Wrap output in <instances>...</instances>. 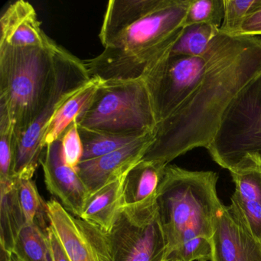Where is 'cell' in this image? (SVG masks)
<instances>
[{
    "label": "cell",
    "mask_w": 261,
    "mask_h": 261,
    "mask_svg": "<svg viewBox=\"0 0 261 261\" xmlns=\"http://www.w3.org/2000/svg\"><path fill=\"white\" fill-rule=\"evenodd\" d=\"M261 74V38L219 30L206 51L202 75L189 97L157 124L143 160L169 165L195 148L207 149L224 113Z\"/></svg>",
    "instance_id": "obj_1"
},
{
    "label": "cell",
    "mask_w": 261,
    "mask_h": 261,
    "mask_svg": "<svg viewBox=\"0 0 261 261\" xmlns=\"http://www.w3.org/2000/svg\"><path fill=\"white\" fill-rule=\"evenodd\" d=\"M190 4L191 0H167L123 30L100 55L83 61L90 79L103 83L143 79L181 36Z\"/></svg>",
    "instance_id": "obj_2"
},
{
    "label": "cell",
    "mask_w": 261,
    "mask_h": 261,
    "mask_svg": "<svg viewBox=\"0 0 261 261\" xmlns=\"http://www.w3.org/2000/svg\"><path fill=\"white\" fill-rule=\"evenodd\" d=\"M218 180V174L212 171L166 166L157 205L171 255L211 244L214 218L221 201Z\"/></svg>",
    "instance_id": "obj_3"
},
{
    "label": "cell",
    "mask_w": 261,
    "mask_h": 261,
    "mask_svg": "<svg viewBox=\"0 0 261 261\" xmlns=\"http://www.w3.org/2000/svg\"><path fill=\"white\" fill-rule=\"evenodd\" d=\"M59 48L0 45V110L11 118L16 140L48 98Z\"/></svg>",
    "instance_id": "obj_4"
},
{
    "label": "cell",
    "mask_w": 261,
    "mask_h": 261,
    "mask_svg": "<svg viewBox=\"0 0 261 261\" xmlns=\"http://www.w3.org/2000/svg\"><path fill=\"white\" fill-rule=\"evenodd\" d=\"M77 123L94 130L136 137L153 134L157 125L143 79L102 82L91 106Z\"/></svg>",
    "instance_id": "obj_5"
},
{
    "label": "cell",
    "mask_w": 261,
    "mask_h": 261,
    "mask_svg": "<svg viewBox=\"0 0 261 261\" xmlns=\"http://www.w3.org/2000/svg\"><path fill=\"white\" fill-rule=\"evenodd\" d=\"M91 81L81 61L59 46L55 57V77L46 101L33 123L16 140L13 178L33 179L43 158L44 134L61 105Z\"/></svg>",
    "instance_id": "obj_6"
},
{
    "label": "cell",
    "mask_w": 261,
    "mask_h": 261,
    "mask_svg": "<svg viewBox=\"0 0 261 261\" xmlns=\"http://www.w3.org/2000/svg\"><path fill=\"white\" fill-rule=\"evenodd\" d=\"M207 149L228 171L248 155L261 158V74L230 103Z\"/></svg>",
    "instance_id": "obj_7"
},
{
    "label": "cell",
    "mask_w": 261,
    "mask_h": 261,
    "mask_svg": "<svg viewBox=\"0 0 261 261\" xmlns=\"http://www.w3.org/2000/svg\"><path fill=\"white\" fill-rule=\"evenodd\" d=\"M113 261H167L170 249L157 202L124 207L109 232Z\"/></svg>",
    "instance_id": "obj_8"
},
{
    "label": "cell",
    "mask_w": 261,
    "mask_h": 261,
    "mask_svg": "<svg viewBox=\"0 0 261 261\" xmlns=\"http://www.w3.org/2000/svg\"><path fill=\"white\" fill-rule=\"evenodd\" d=\"M205 63L206 53L201 57L169 53L143 77L157 124L169 117L189 97L199 82Z\"/></svg>",
    "instance_id": "obj_9"
},
{
    "label": "cell",
    "mask_w": 261,
    "mask_h": 261,
    "mask_svg": "<svg viewBox=\"0 0 261 261\" xmlns=\"http://www.w3.org/2000/svg\"><path fill=\"white\" fill-rule=\"evenodd\" d=\"M47 207L51 228L70 261H113L109 233L74 216L56 198Z\"/></svg>",
    "instance_id": "obj_10"
},
{
    "label": "cell",
    "mask_w": 261,
    "mask_h": 261,
    "mask_svg": "<svg viewBox=\"0 0 261 261\" xmlns=\"http://www.w3.org/2000/svg\"><path fill=\"white\" fill-rule=\"evenodd\" d=\"M229 172L235 186L229 210L247 231L261 241V158L248 155Z\"/></svg>",
    "instance_id": "obj_11"
},
{
    "label": "cell",
    "mask_w": 261,
    "mask_h": 261,
    "mask_svg": "<svg viewBox=\"0 0 261 261\" xmlns=\"http://www.w3.org/2000/svg\"><path fill=\"white\" fill-rule=\"evenodd\" d=\"M41 165L48 192L68 212L80 218L90 192L77 169L65 163L61 139L46 146Z\"/></svg>",
    "instance_id": "obj_12"
},
{
    "label": "cell",
    "mask_w": 261,
    "mask_h": 261,
    "mask_svg": "<svg viewBox=\"0 0 261 261\" xmlns=\"http://www.w3.org/2000/svg\"><path fill=\"white\" fill-rule=\"evenodd\" d=\"M211 261H261V241L247 231L220 201L214 218Z\"/></svg>",
    "instance_id": "obj_13"
},
{
    "label": "cell",
    "mask_w": 261,
    "mask_h": 261,
    "mask_svg": "<svg viewBox=\"0 0 261 261\" xmlns=\"http://www.w3.org/2000/svg\"><path fill=\"white\" fill-rule=\"evenodd\" d=\"M152 140L153 134H148L118 150L81 162L77 172L88 188L90 195L126 175L143 160Z\"/></svg>",
    "instance_id": "obj_14"
},
{
    "label": "cell",
    "mask_w": 261,
    "mask_h": 261,
    "mask_svg": "<svg viewBox=\"0 0 261 261\" xmlns=\"http://www.w3.org/2000/svg\"><path fill=\"white\" fill-rule=\"evenodd\" d=\"M0 45L53 48L57 44L41 28L34 7L27 1L18 0L0 18Z\"/></svg>",
    "instance_id": "obj_15"
},
{
    "label": "cell",
    "mask_w": 261,
    "mask_h": 261,
    "mask_svg": "<svg viewBox=\"0 0 261 261\" xmlns=\"http://www.w3.org/2000/svg\"><path fill=\"white\" fill-rule=\"evenodd\" d=\"M167 166L160 162L141 160L134 166L126 174L123 183L124 207L155 204Z\"/></svg>",
    "instance_id": "obj_16"
},
{
    "label": "cell",
    "mask_w": 261,
    "mask_h": 261,
    "mask_svg": "<svg viewBox=\"0 0 261 261\" xmlns=\"http://www.w3.org/2000/svg\"><path fill=\"white\" fill-rule=\"evenodd\" d=\"M167 0H111L100 28L99 39L103 48L123 30L153 13Z\"/></svg>",
    "instance_id": "obj_17"
},
{
    "label": "cell",
    "mask_w": 261,
    "mask_h": 261,
    "mask_svg": "<svg viewBox=\"0 0 261 261\" xmlns=\"http://www.w3.org/2000/svg\"><path fill=\"white\" fill-rule=\"evenodd\" d=\"M126 175L91 194L80 218L109 233L124 207L123 183Z\"/></svg>",
    "instance_id": "obj_18"
},
{
    "label": "cell",
    "mask_w": 261,
    "mask_h": 261,
    "mask_svg": "<svg viewBox=\"0 0 261 261\" xmlns=\"http://www.w3.org/2000/svg\"><path fill=\"white\" fill-rule=\"evenodd\" d=\"M101 83L99 79H91L86 85L61 105L44 134L42 143L44 149L62 138L67 129L88 111Z\"/></svg>",
    "instance_id": "obj_19"
},
{
    "label": "cell",
    "mask_w": 261,
    "mask_h": 261,
    "mask_svg": "<svg viewBox=\"0 0 261 261\" xmlns=\"http://www.w3.org/2000/svg\"><path fill=\"white\" fill-rule=\"evenodd\" d=\"M27 225L19 201L17 178L0 182V245L1 250L13 253L16 240Z\"/></svg>",
    "instance_id": "obj_20"
},
{
    "label": "cell",
    "mask_w": 261,
    "mask_h": 261,
    "mask_svg": "<svg viewBox=\"0 0 261 261\" xmlns=\"http://www.w3.org/2000/svg\"><path fill=\"white\" fill-rule=\"evenodd\" d=\"M48 230L27 224L19 233L12 254L19 261H55Z\"/></svg>",
    "instance_id": "obj_21"
},
{
    "label": "cell",
    "mask_w": 261,
    "mask_h": 261,
    "mask_svg": "<svg viewBox=\"0 0 261 261\" xmlns=\"http://www.w3.org/2000/svg\"><path fill=\"white\" fill-rule=\"evenodd\" d=\"M79 129L84 146L82 161L111 153L143 137L109 134L79 126Z\"/></svg>",
    "instance_id": "obj_22"
},
{
    "label": "cell",
    "mask_w": 261,
    "mask_h": 261,
    "mask_svg": "<svg viewBox=\"0 0 261 261\" xmlns=\"http://www.w3.org/2000/svg\"><path fill=\"white\" fill-rule=\"evenodd\" d=\"M219 30L220 29L205 24L185 27L181 36L171 49L170 54L201 57L205 54Z\"/></svg>",
    "instance_id": "obj_23"
},
{
    "label": "cell",
    "mask_w": 261,
    "mask_h": 261,
    "mask_svg": "<svg viewBox=\"0 0 261 261\" xmlns=\"http://www.w3.org/2000/svg\"><path fill=\"white\" fill-rule=\"evenodd\" d=\"M18 194L27 224H36L48 231L49 230L47 202H45L33 179L17 178Z\"/></svg>",
    "instance_id": "obj_24"
},
{
    "label": "cell",
    "mask_w": 261,
    "mask_h": 261,
    "mask_svg": "<svg viewBox=\"0 0 261 261\" xmlns=\"http://www.w3.org/2000/svg\"><path fill=\"white\" fill-rule=\"evenodd\" d=\"M16 144L13 121L6 111L0 110V182L13 178Z\"/></svg>",
    "instance_id": "obj_25"
},
{
    "label": "cell",
    "mask_w": 261,
    "mask_h": 261,
    "mask_svg": "<svg viewBox=\"0 0 261 261\" xmlns=\"http://www.w3.org/2000/svg\"><path fill=\"white\" fill-rule=\"evenodd\" d=\"M224 16V0H191L185 27L205 24L220 29Z\"/></svg>",
    "instance_id": "obj_26"
},
{
    "label": "cell",
    "mask_w": 261,
    "mask_h": 261,
    "mask_svg": "<svg viewBox=\"0 0 261 261\" xmlns=\"http://www.w3.org/2000/svg\"><path fill=\"white\" fill-rule=\"evenodd\" d=\"M224 16L220 30L228 35H238L249 12L256 0H224Z\"/></svg>",
    "instance_id": "obj_27"
},
{
    "label": "cell",
    "mask_w": 261,
    "mask_h": 261,
    "mask_svg": "<svg viewBox=\"0 0 261 261\" xmlns=\"http://www.w3.org/2000/svg\"><path fill=\"white\" fill-rule=\"evenodd\" d=\"M62 152L65 163L77 169L83 159L84 146L77 121L73 123L64 133L62 138Z\"/></svg>",
    "instance_id": "obj_28"
},
{
    "label": "cell",
    "mask_w": 261,
    "mask_h": 261,
    "mask_svg": "<svg viewBox=\"0 0 261 261\" xmlns=\"http://www.w3.org/2000/svg\"><path fill=\"white\" fill-rule=\"evenodd\" d=\"M238 35L258 37L261 36V0H256V4L249 12Z\"/></svg>",
    "instance_id": "obj_29"
},
{
    "label": "cell",
    "mask_w": 261,
    "mask_h": 261,
    "mask_svg": "<svg viewBox=\"0 0 261 261\" xmlns=\"http://www.w3.org/2000/svg\"><path fill=\"white\" fill-rule=\"evenodd\" d=\"M48 234H49L55 261H70L63 246L61 244L60 241L56 236V233L51 227H50L49 230H48Z\"/></svg>",
    "instance_id": "obj_30"
},
{
    "label": "cell",
    "mask_w": 261,
    "mask_h": 261,
    "mask_svg": "<svg viewBox=\"0 0 261 261\" xmlns=\"http://www.w3.org/2000/svg\"><path fill=\"white\" fill-rule=\"evenodd\" d=\"M0 261H19L16 256L11 253H7L4 250H1V260Z\"/></svg>",
    "instance_id": "obj_31"
},
{
    "label": "cell",
    "mask_w": 261,
    "mask_h": 261,
    "mask_svg": "<svg viewBox=\"0 0 261 261\" xmlns=\"http://www.w3.org/2000/svg\"><path fill=\"white\" fill-rule=\"evenodd\" d=\"M167 261H179L178 259H175V257H173V256H170V257L169 258V259H168Z\"/></svg>",
    "instance_id": "obj_32"
},
{
    "label": "cell",
    "mask_w": 261,
    "mask_h": 261,
    "mask_svg": "<svg viewBox=\"0 0 261 261\" xmlns=\"http://www.w3.org/2000/svg\"><path fill=\"white\" fill-rule=\"evenodd\" d=\"M201 261H204V260H201Z\"/></svg>",
    "instance_id": "obj_33"
}]
</instances>
